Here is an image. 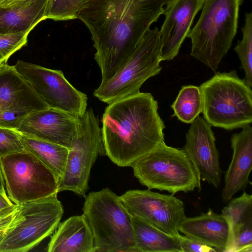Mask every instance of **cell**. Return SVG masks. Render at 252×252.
<instances>
[{"label": "cell", "instance_id": "cell-20", "mask_svg": "<svg viewBox=\"0 0 252 252\" xmlns=\"http://www.w3.org/2000/svg\"><path fill=\"white\" fill-rule=\"evenodd\" d=\"M48 252H95L94 237L83 215L60 223L46 248Z\"/></svg>", "mask_w": 252, "mask_h": 252}, {"label": "cell", "instance_id": "cell-22", "mask_svg": "<svg viewBox=\"0 0 252 252\" xmlns=\"http://www.w3.org/2000/svg\"><path fill=\"white\" fill-rule=\"evenodd\" d=\"M21 141L25 150L33 154L48 167L59 181L64 172L68 148L23 134Z\"/></svg>", "mask_w": 252, "mask_h": 252}, {"label": "cell", "instance_id": "cell-16", "mask_svg": "<svg viewBox=\"0 0 252 252\" xmlns=\"http://www.w3.org/2000/svg\"><path fill=\"white\" fill-rule=\"evenodd\" d=\"M233 156L225 173L224 186L221 197L224 203L228 202L250 183L252 169V127L249 125L241 132L232 135L230 139Z\"/></svg>", "mask_w": 252, "mask_h": 252}, {"label": "cell", "instance_id": "cell-24", "mask_svg": "<svg viewBox=\"0 0 252 252\" xmlns=\"http://www.w3.org/2000/svg\"><path fill=\"white\" fill-rule=\"evenodd\" d=\"M221 215L228 222L230 229L229 252L233 239L238 231L249 222H252V195L244 191L238 197L231 198L223 208Z\"/></svg>", "mask_w": 252, "mask_h": 252}, {"label": "cell", "instance_id": "cell-32", "mask_svg": "<svg viewBox=\"0 0 252 252\" xmlns=\"http://www.w3.org/2000/svg\"><path fill=\"white\" fill-rule=\"evenodd\" d=\"M17 205L9 199L7 194L0 191V214L12 210L16 207Z\"/></svg>", "mask_w": 252, "mask_h": 252}, {"label": "cell", "instance_id": "cell-10", "mask_svg": "<svg viewBox=\"0 0 252 252\" xmlns=\"http://www.w3.org/2000/svg\"><path fill=\"white\" fill-rule=\"evenodd\" d=\"M104 154L99 121L92 108L80 118L68 149L64 173L58 181V192L69 190L84 196L88 189L90 171L97 157Z\"/></svg>", "mask_w": 252, "mask_h": 252}, {"label": "cell", "instance_id": "cell-17", "mask_svg": "<svg viewBox=\"0 0 252 252\" xmlns=\"http://www.w3.org/2000/svg\"><path fill=\"white\" fill-rule=\"evenodd\" d=\"M186 236L214 248L217 252H227L230 243V229L226 219L209 208L200 215L185 217L179 227Z\"/></svg>", "mask_w": 252, "mask_h": 252}, {"label": "cell", "instance_id": "cell-19", "mask_svg": "<svg viewBox=\"0 0 252 252\" xmlns=\"http://www.w3.org/2000/svg\"><path fill=\"white\" fill-rule=\"evenodd\" d=\"M49 0H22L0 6V34L29 32L45 20Z\"/></svg>", "mask_w": 252, "mask_h": 252}, {"label": "cell", "instance_id": "cell-31", "mask_svg": "<svg viewBox=\"0 0 252 252\" xmlns=\"http://www.w3.org/2000/svg\"><path fill=\"white\" fill-rule=\"evenodd\" d=\"M182 252H216L217 250L213 247L206 245L200 242L191 239L187 236L179 234Z\"/></svg>", "mask_w": 252, "mask_h": 252}, {"label": "cell", "instance_id": "cell-30", "mask_svg": "<svg viewBox=\"0 0 252 252\" xmlns=\"http://www.w3.org/2000/svg\"><path fill=\"white\" fill-rule=\"evenodd\" d=\"M252 252V222L243 226L234 237L229 252Z\"/></svg>", "mask_w": 252, "mask_h": 252}, {"label": "cell", "instance_id": "cell-28", "mask_svg": "<svg viewBox=\"0 0 252 252\" xmlns=\"http://www.w3.org/2000/svg\"><path fill=\"white\" fill-rule=\"evenodd\" d=\"M21 137L17 129L0 127V158L25 151Z\"/></svg>", "mask_w": 252, "mask_h": 252}, {"label": "cell", "instance_id": "cell-13", "mask_svg": "<svg viewBox=\"0 0 252 252\" xmlns=\"http://www.w3.org/2000/svg\"><path fill=\"white\" fill-rule=\"evenodd\" d=\"M184 150L200 179L218 188L222 174L219 153L212 126L203 118L198 116L191 123Z\"/></svg>", "mask_w": 252, "mask_h": 252}, {"label": "cell", "instance_id": "cell-25", "mask_svg": "<svg viewBox=\"0 0 252 252\" xmlns=\"http://www.w3.org/2000/svg\"><path fill=\"white\" fill-rule=\"evenodd\" d=\"M245 24L242 29L243 37L234 48L245 73V80L252 87V12L245 13Z\"/></svg>", "mask_w": 252, "mask_h": 252}, {"label": "cell", "instance_id": "cell-34", "mask_svg": "<svg viewBox=\"0 0 252 252\" xmlns=\"http://www.w3.org/2000/svg\"><path fill=\"white\" fill-rule=\"evenodd\" d=\"M20 0H0V6H7Z\"/></svg>", "mask_w": 252, "mask_h": 252}, {"label": "cell", "instance_id": "cell-26", "mask_svg": "<svg viewBox=\"0 0 252 252\" xmlns=\"http://www.w3.org/2000/svg\"><path fill=\"white\" fill-rule=\"evenodd\" d=\"M87 0H49L47 19L65 21L76 19V15Z\"/></svg>", "mask_w": 252, "mask_h": 252}, {"label": "cell", "instance_id": "cell-1", "mask_svg": "<svg viewBox=\"0 0 252 252\" xmlns=\"http://www.w3.org/2000/svg\"><path fill=\"white\" fill-rule=\"evenodd\" d=\"M171 0H87L76 19L89 30L101 72L110 79L129 59L141 38Z\"/></svg>", "mask_w": 252, "mask_h": 252}, {"label": "cell", "instance_id": "cell-3", "mask_svg": "<svg viewBox=\"0 0 252 252\" xmlns=\"http://www.w3.org/2000/svg\"><path fill=\"white\" fill-rule=\"evenodd\" d=\"M199 87L203 118L212 126L230 130L251 125L252 87L236 70L217 72Z\"/></svg>", "mask_w": 252, "mask_h": 252}, {"label": "cell", "instance_id": "cell-23", "mask_svg": "<svg viewBox=\"0 0 252 252\" xmlns=\"http://www.w3.org/2000/svg\"><path fill=\"white\" fill-rule=\"evenodd\" d=\"M173 116L180 121L191 124L202 111V101L199 87L192 85L183 86L171 105Z\"/></svg>", "mask_w": 252, "mask_h": 252}, {"label": "cell", "instance_id": "cell-18", "mask_svg": "<svg viewBox=\"0 0 252 252\" xmlns=\"http://www.w3.org/2000/svg\"><path fill=\"white\" fill-rule=\"evenodd\" d=\"M12 107L40 110L50 107L14 65L0 64V111Z\"/></svg>", "mask_w": 252, "mask_h": 252}, {"label": "cell", "instance_id": "cell-2", "mask_svg": "<svg viewBox=\"0 0 252 252\" xmlns=\"http://www.w3.org/2000/svg\"><path fill=\"white\" fill-rule=\"evenodd\" d=\"M158 103L148 93L113 102L102 115L104 153L117 165L130 166L164 141L165 126Z\"/></svg>", "mask_w": 252, "mask_h": 252}, {"label": "cell", "instance_id": "cell-7", "mask_svg": "<svg viewBox=\"0 0 252 252\" xmlns=\"http://www.w3.org/2000/svg\"><path fill=\"white\" fill-rule=\"evenodd\" d=\"M63 213L57 194L18 205L16 216L0 234V252H26L57 229Z\"/></svg>", "mask_w": 252, "mask_h": 252}, {"label": "cell", "instance_id": "cell-9", "mask_svg": "<svg viewBox=\"0 0 252 252\" xmlns=\"http://www.w3.org/2000/svg\"><path fill=\"white\" fill-rule=\"evenodd\" d=\"M0 166L8 197L16 205L58 193L55 174L26 150L0 158Z\"/></svg>", "mask_w": 252, "mask_h": 252}, {"label": "cell", "instance_id": "cell-11", "mask_svg": "<svg viewBox=\"0 0 252 252\" xmlns=\"http://www.w3.org/2000/svg\"><path fill=\"white\" fill-rule=\"evenodd\" d=\"M14 66L50 107L81 118L87 110L88 97L74 88L62 71L21 60Z\"/></svg>", "mask_w": 252, "mask_h": 252}, {"label": "cell", "instance_id": "cell-21", "mask_svg": "<svg viewBox=\"0 0 252 252\" xmlns=\"http://www.w3.org/2000/svg\"><path fill=\"white\" fill-rule=\"evenodd\" d=\"M131 220L136 252H182L179 235L165 233L136 217Z\"/></svg>", "mask_w": 252, "mask_h": 252}, {"label": "cell", "instance_id": "cell-35", "mask_svg": "<svg viewBox=\"0 0 252 252\" xmlns=\"http://www.w3.org/2000/svg\"><path fill=\"white\" fill-rule=\"evenodd\" d=\"M1 63V62H0V64Z\"/></svg>", "mask_w": 252, "mask_h": 252}, {"label": "cell", "instance_id": "cell-4", "mask_svg": "<svg viewBox=\"0 0 252 252\" xmlns=\"http://www.w3.org/2000/svg\"><path fill=\"white\" fill-rule=\"evenodd\" d=\"M83 215L92 232L95 252H136L131 216L110 189L85 195Z\"/></svg>", "mask_w": 252, "mask_h": 252}, {"label": "cell", "instance_id": "cell-6", "mask_svg": "<svg viewBox=\"0 0 252 252\" xmlns=\"http://www.w3.org/2000/svg\"><path fill=\"white\" fill-rule=\"evenodd\" d=\"M130 166L134 176L148 189L174 194L201 189V180L184 149L169 146L164 141Z\"/></svg>", "mask_w": 252, "mask_h": 252}, {"label": "cell", "instance_id": "cell-33", "mask_svg": "<svg viewBox=\"0 0 252 252\" xmlns=\"http://www.w3.org/2000/svg\"><path fill=\"white\" fill-rule=\"evenodd\" d=\"M0 191L2 192L3 193L6 194L4 183L3 179V176L2 175L0 166Z\"/></svg>", "mask_w": 252, "mask_h": 252}, {"label": "cell", "instance_id": "cell-14", "mask_svg": "<svg viewBox=\"0 0 252 252\" xmlns=\"http://www.w3.org/2000/svg\"><path fill=\"white\" fill-rule=\"evenodd\" d=\"M80 118L52 107L34 110L23 120L17 130L23 135L70 147Z\"/></svg>", "mask_w": 252, "mask_h": 252}, {"label": "cell", "instance_id": "cell-27", "mask_svg": "<svg viewBox=\"0 0 252 252\" xmlns=\"http://www.w3.org/2000/svg\"><path fill=\"white\" fill-rule=\"evenodd\" d=\"M28 33L0 34V62H7L15 52L27 44Z\"/></svg>", "mask_w": 252, "mask_h": 252}, {"label": "cell", "instance_id": "cell-8", "mask_svg": "<svg viewBox=\"0 0 252 252\" xmlns=\"http://www.w3.org/2000/svg\"><path fill=\"white\" fill-rule=\"evenodd\" d=\"M160 49L158 28L149 29L125 65L110 79L100 83L94 95L109 104L139 93L143 83L161 71Z\"/></svg>", "mask_w": 252, "mask_h": 252}, {"label": "cell", "instance_id": "cell-29", "mask_svg": "<svg viewBox=\"0 0 252 252\" xmlns=\"http://www.w3.org/2000/svg\"><path fill=\"white\" fill-rule=\"evenodd\" d=\"M34 110L27 107H12L0 111V127L17 129Z\"/></svg>", "mask_w": 252, "mask_h": 252}, {"label": "cell", "instance_id": "cell-5", "mask_svg": "<svg viewBox=\"0 0 252 252\" xmlns=\"http://www.w3.org/2000/svg\"><path fill=\"white\" fill-rule=\"evenodd\" d=\"M243 0H204L200 16L187 36L190 55L215 71L237 32Z\"/></svg>", "mask_w": 252, "mask_h": 252}, {"label": "cell", "instance_id": "cell-12", "mask_svg": "<svg viewBox=\"0 0 252 252\" xmlns=\"http://www.w3.org/2000/svg\"><path fill=\"white\" fill-rule=\"evenodd\" d=\"M129 214L171 235H179L185 215L183 202L174 196L151 191L131 189L120 196Z\"/></svg>", "mask_w": 252, "mask_h": 252}, {"label": "cell", "instance_id": "cell-15", "mask_svg": "<svg viewBox=\"0 0 252 252\" xmlns=\"http://www.w3.org/2000/svg\"><path fill=\"white\" fill-rule=\"evenodd\" d=\"M204 0H171L166 5L165 19L159 31L161 61H171L178 54L193 19Z\"/></svg>", "mask_w": 252, "mask_h": 252}]
</instances>
